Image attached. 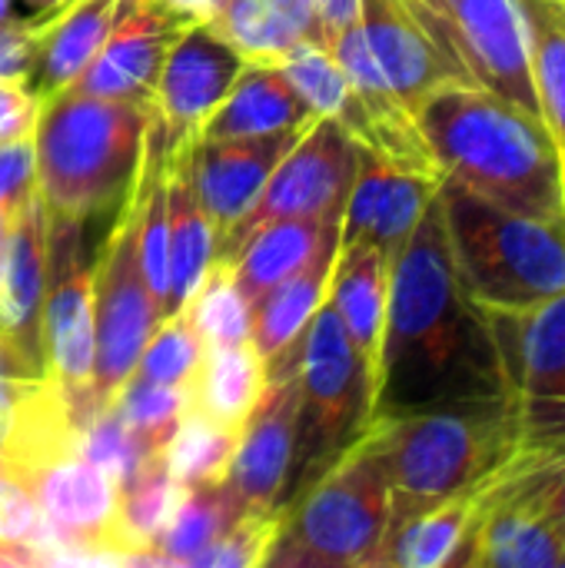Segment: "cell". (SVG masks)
<instances>
[{
	"mask_svg": "<svg viewBox=\"0 0 565 568\" xmlns=\"http://www.w3.org/2000/svg\"><path fill=\"white\" fill-rule=\"evenodd\" d=\"M183 310L190 313L206 349L253 339V306L240 293V286L233 280V266H226V263L210 266L196 296Z\"/></svg>",
	"mask_w": 565,
	"mask_h": 568,
	"instance_id": "836d02e7",
	"label": "cell"
},
{
	"mask_svg": "<svg viewBox=\"0 0 565 568\" xmlns=\"http://www.w3.org/2000/svg\"><path fill=\"white\" fill-rule=\"evenodd\" d=\"M263 386H266V369H263V359H260L253 339L230 343V346H210L206 359L200 366V376L190 386V393H193L190 409L240 433L250 409L256 406Z\"/></svg>",
	"mask_w": 565,
	"mask_h": 568,
	"instance_id": "83f0119b",
	"label": "cell"
},
{
	"mask_svg": "<svg viewBox=\"0 0 565 568\" xmlns=\"http://www.w3.org/2000/svg\"><path fill=\"white\" fill-rule=\"evenodd\" d=\"M563 459L516 449L476 489V519L460 568H565L556 519Z\"/></svg>",
	"mask_w": 565,
	"mask_h": 568,
	"instance_id": "ba28073f",
	"label": "cell"
},
{
	"mask_svg": "<svg viewBox=\"0 0 565 568\" xmlns=\"http://www.w3.org/2000/svg\"><path fill=\"white\" fill-rule=\"evenodd\" d=\"M360 27L380 73L413 113L440 87L463 83L403 0H360Z\"/></svg>",
	"mask_w": 565,
	"mask_h": 568,
	"instance_id": "44dd1931",
	"label": "cell"
},
{
	"mask_svg": "<svg viewBox=\"0 0 565 568\" xmlns=\"http://www.w3.org/2000/svg\"><path fill=\"white\" fill-rule=\"evenodd\" d=\"M390 529V476L370 433L283 513L266 568H376Z\"/></svg>",
	"mask_w": 565,
	"mask_h": 568,
	"instance_id": "8992f818",
	"label": "cell"
},
{
	"mask_svg": "<svg viewBox=\"0 0 565 568\" xmlns=\"http://www.w3.org/2000/svg\"><path fill=\"white\" fill-rule=\"evenodd\" d=\"M283 513H260V516H240L213 546L196 552L186 566L190 568H253L266 562V552L280 532Z\"/></svg>",
	"mask_w": 565,
	"mask_h": 568,
	"instance_id": "74e56055",
	"label": "cell"
},
{
	"mask_svg": "<svg viewBox=\"0 0 565 568\" xmlns=\"http://www.w3.org/2000/svg\"><path fill=\"white\" fill-rule=\"evenodd\" d=\"M500 393L496 349L480 306L460 286L436 193L390 266L373 419Z\"/></svg>",
	"mask_w": 565,
	"mask_h": 568,
	"instance_id": "6da1fadb",
	"label": "cell"
},
{
	"mask_svg": "<svg viewBox=\"0 0 565 568\" xmlns=\"http://www.w3.org/2000/svg\"><path fill=\"white\" fill-rule=\"evenodd\" d=\"M0 546H20L40 556L47 546V523L33 493L3 473H0Z\"/></svg>",
	"mask_w": 565,
	"mask_h": 568,
	"instance_id": "f35d334b",
	"label": "cell"
},
{
	"mask_svg": "<svg viewBox=\"0 0 565 568\" xmlns=\"http://www.w3.org/2000/svg\"><path fill=\"white\" fill-rule=\"evenodd\" d=\"M356 166V140L333 116H316L276 163L253 210L213 246V263L233 266L246 240L276 220H343Z\"/></svg>",
	"mask_w": 565,
	"mask_h": 568,
	"instance_id": "8fae6325",
	"label": "cell"
},
{
	"mask_svg": "<svg viewBox=\"0 0 565 568\" xmlns=\"http://www.w3.org/2000/svg\"><path fill=\"white\" fill-rule=\"evenodd\" d=\"M167 210H170V293L167 316L180 313L200 290L213 266V223L196 196L190 173V146L180 150L167 170Z\"/></svg>",
	"mask_w": 565,
	"mask_h": 568,
	"instance_id": "484cf974",
	"label": "cell"
},
{
	"mask_svg": "<svg viewBox=\"0 0 565 568\" xmlns=\"http://www.w3.org/2000/svg\"><path fill=\"white\" fill-rule=\"evenodd\" d=\"M243 63L246 60L220 40L210 23H190L163 60L143 153L170 163L180 150L193 146L213 110L226 100Z\"/></svg>",
	"mask_w": 565,
	"mask_h": 568,
	"instance_id": "4fadbf2b",
	"label": "cell"
},
{
	"mask_svg": "<svg viewBox=\"0 0 565 568\" xmlns=\"http://www.w3.org/2000/svg\"><path fill=\"white\" fill-rule=\"evenodd\" d=\"M157 3L167 13L180 17L183 23H203L213 13V7H216V0H157Z\"/></svg>",
	"mask_w": 565,
	"mask_h": 568,
	"instance_id": "ee69618b",
	"label": "cell"
},
{
	"mask_svg": "<svg viewBox=\"0 0 565 568\" xmlns=\"http://www.w3.org/2000/svg\"><path fill=\"white\" fill-rule=\"evenodd\" d=\"M300 136L303 130H283L246 140H196L190 146V173L213 223V246L253 210L270 173Z\"/></svg>",
	"mask_w": 565,
	"mask_h": 568,
	"instance_id": "e0dca14e",
	"label": "cell"
},
{
	"mask_svg": "<svg viewBox=\"0 0 565 568\" xmlns=\"http://www.w3.org/2000/svg\"><path fill=\"white\" fill-rule=\"evenodd\" d=\"M480 489V486H476ZM476 489L443 499L400 526L383 539L376 568H450L460 566L476 519Z\"/></svg>",
	"mask_w": 565,
	"mask_h": 568,
	"instance_id": "4316f807",
	"label": "cell"
},
{
	"mask_svg": "<svg viewBox=\"0 0 565 568\" xmlns=\"http://www.w3.org/2000/svg\"><path fill=\"white\" fill-rule=\"evenodd\" d=\"M506 396L516 403L565 396V290L523 310H480Z\"/></svg>",
	"mask_w": 565,
	"mask_h": 568,
	"instance_id": "2e32d148",
	"label": "cell"
},
{
	"mask_svg": "<svg viewBox=\"0 0 565 568\" xmlns=\"http://www.w3.org/2000/svg\"><path fill=\"white\" fill-rule=\"evenodd\" d=\"M140 210H143V180L137 173L133 186L123 196L120 216L103 243V253L93 266V406L107 409L113 396L130 383L140 353L150 333L160 323L153 296L140 266Z\"/></svg>",
	"mask_w": 565,
	"mask_h": 568,
	"instance_id": "9c48e42d",
	"label": "cell"
},
{
	"mask_svg": "<svg viewBox=\"0 0 565 568\" xmlns=\"http://www.w3.org/2000/svg\"><path fill=\"white\" fill-rule=\"evenodd\" d=\"M416 120L446 180L516 213L565 216L563 156L536 113L486 87L446 83Z\"/></svg>",
	"mask_w": 565,
	"mask_h": 568,
	"instance_id": "7a4b0ae2",
	"label": "cell"
},
{
	"mask_svg": "<svg viewBox=\"0 0 565 568\" xmlns=\"http://www.w3.org/2000/svg\"><path fill=\"white\" fill-rule=\"evenodd\" d=\"M519 449H536L565 463V396L516 403Z\"/></svg>",
	"mask_w": 565,
	"mask_h": 568,
	"instance_id": "60d3db41",
	"label": "cell"
},
{
	"mask_svg": "<svg viewBox=\"0 0 565 568\" xmlns=\"http://www.w3.org/2000/svg\"><path fill=\"white\" fill-rule=\"evenodd\" d=\"M390 266H393V260L380 246L353 243V246H340L333 280H330V300H333L353 346L373 369V379H376L383 326H386Z\"/></svg>",
	"mask_w": 565,
	"mask_h": 568,
	"instance_id": "cb8c5ba5",
	"label": "cell"
},
{
	"mask_svg": "<svg viewBox=\"0 0 565 568\" xmlns=\"http://www.w3.org/2000/svg\"><path fill=\"white\" fill-rule=\"evenodd\" d=\"M443 223L463 293L480 310H523L565 290V216L496 206L443 176Z\"/></svg>",
	"mask_w": 565,
	"mask_h": 568,
	"instance_id": "5b68a950",
	"label": "cell"
},
{
	"mask_svg": "<svg viewBox=\"0 0 565 568\" xmlns=\"http://www.w3.org/2000/svg\"><path fill=\"white\" fill-rule=\"evenodd\" d=\"M316 120L276 63H243L226 100L213 110L196 140H246L283 130H306Z\"/></svg>",
	"mask_w": 565,
	"mask_h": 568,
	"instance_id": "603a6c76",
	"label": "cell"
},
{
	"mask_svg": "<svg viewBox=\"0 0 565 568\" xmlns=\"http://www.w3.org/2000/svg\"><path fill=\"white\" fill-rule=\"evenodd\" d=\"M340 223L343 220H333L323 230L313 256L293 276L273 286L263 296V303L253 310V346L263 359L266 379L290 376L300 366L306 326L330 293V280L340 253Z\"/></svg>",
	"mask_w": 565,
	"mask_h": 568,
	"instance_id": "ffe728a7",
	"label": "cell"
},
{
	"mask_svg": "<svg viewBox=\"0 0 565 568\" xmlns=\"http://www.w3.org/2000/svg\"><path fill=\"white\" fill-rule=\"evenodd\" d=\"M203 359H206V343L196 333L190 313L180 310L157 323V329L150 333L140 353L133 376L147 383H163V386H193Z\"/></svg>",
	"mask_w": 565,
	"mask_h": 568,
	"instance_id": "d590c367",
	"label": "cell"
},
{
	"mask_svg": "<svg viewBox=\"0 0 565 568\" xmlns=\"http://www.w3.org/2000/svg\"><path fill=\"white\" fill-rule=\"evenodd\" d=\"M40 43V23L37 20H3L0 23V77L23 80L33 60V50Z\"/></svg>",
	"mask_w": 565,
	"mask_h": 568,
	"instance_id": "7bdbcfd3",
	"label": "cell"
},
{
	"mask_svg": "<svg viewBox=\"0 0 565 568\" xmlns=\"http://www.w3.org/2000/svg\"><path fill=\"white\" fill-rule=\"evenodd\" d=\"M186 27L190 23L167 13L157 0H123L110 37L77 73L70 90L153 106L163 60Z\"/></svg>",
	"mask_w": 565,
	"mask_h": 568,
	"instance_id": "9a60e30c",
	"label": "cell"
},
{
	"mask_svg": "<svg viewBox=\"0 0 565 568\" xmlns=\"http://www.w3.org/2000/svg\"><path fill=\"white\" fill-rule=\"evenodd\" d=\"M333 220H276L256 230L233 263V280L246 303L256 310L263 296L293 276L316 250L323 230Z\"/></svg>",
	"mask_w": 565,
	"mask_h": 568,
	"instance_id": "f1b7e54d",
	"label": "cell"
},
{
	"mask_svg": "<svg viewBox=\"0 0 565 568\" xmlns=\"http://www.w3.org/2000/svg\"><path fill=\"white\" fill-rule=\"evenodd\" d=\"M80 456L103 469L123 489L157 453H150L143 439L123 423V416L113 406H107L80 429Z\"/></svg>",
	"mask_w": 565,
	"mask_h": 568,
	"instance_id": "8d00e7d4",
	"label": "cell"
},
{
	"mask_svg": "<svg viewBox=\"0 0 565 568\" xmlns=\"http://www.w3.org/2000/svg\"><path fill=\"white\" fill-rule=\"evenodd\" d=\"M27 3V10H33V13H47V10H53V7H63L67 0H23Z\"/></svg>",
	"mask_w": 565,
	"mask_h": 568,
	"instance_id": "bcb514c9",
	"label": "cell"
},
{
	"mask_svg": "<svg viewBox=\"0 0 565 568\" xmlns=\"http://www.w3.org/2000/svg\"><path fill=\"white\" fill-rule=\"evenodd\" d=\"M47 210L33 196L0 236V339L47 376Z\"/></svg>",
	"mask_w": 565,
	"mask_h": 568,
	"instance_id": "ac0fdd59",
	"label": "cell"
},
{
	"mask_svg": "<svg viewBox=\"0 0 565 568\" xmlns=\"http://www.w3.org/2000/svg\"><path fill=\"white\" fill-rule=\"evenodd\" d=\"M463 83L539 116L519 0H403ZM543 120V116H539Z\"/></svg>",
	"mask_w": 565,
	"mask_h": 568,
	"instance_id": "30bf717a",
	"label": "cell"
},
{
	"mask_svg": "<svg viewBox=\"0 0 565 568\" xmlns=\"http://www.w3.org/2000/svg\"><path fill=\"white\" fill-rule=\"evenodd\" d=\"M37 196V143L17 136L0 143V213L17 216Z\"/></svg>",
	"mask_w": 565,
	"mask_h": 568,
	"instance_id": "ab89813d",
	"label": "cell"
},
{
	"mask_svg": "<svg viewBox=\"0 0 565 568\" xmlns=\"http://www.w3.org/2000/svg\"><path fill=\"white\" fill-rule=\"evenodd\" d=\"M186 496V486L167 469L163 456H153L123 489H120V506H117V526L120 539L127 546L130 566H160L153 556V546L173 513L180 509Z\"/></svg>",
	"mask_w": 565,
	"mask_h": 568,
	"instance_id": "f546056e",
	"label": "cell"
},
{
	"mask_svg": "<svg viewBox=\"0 0 565 568\" xmlns=\"http://www.w3.org/2000/svg\"><path fill=\"white\" fill-rule=\"evenodd\" d=\"M47 379L83 429L93 406V266L83 256V223L47 213V293H43Z\"/></svg>",
	"mask_w": 565,
	"mask_h": 568,
	"instance_id": "7c38bea8",
	"label": "cell"
},
{
	"mask_svg": "<svg viewBox=\"0 0 565 568\" xmlns=\"http://www.w3.org/2000/svg\"><path fill=\"white\" fill-rule=\"evenodd\" d=\"M556 519H559V529H563L565 539V466L559 473V483H556Z\"/></svg>",
	"mask_w": 565,
	"mask_h": 568,
	"instance_id": "f6af8a7d",
	"label": "cell"
},
{
	"mask_svg": "<svg viewBox=\"0 0 565 568\" xmlns=\"http://www.w3.org/2000/svg\"><path fill=\"white\" fill-rule=\"evenodd\" d=\"M519 7L539 116L559 146L565 170V0H519Z\"/></svg>",
	"mask_w": 565,
	"mask_h": 568,
	"instance_id": "4dcf8cb0",
	"label": "cell"
},
{
	"mask_svg": "<svg viewBox=\"0 0 565 568\" xmlns=\"http://www.w3.org/2000/svg\"><path fill=\"white\" fill-rule=\"evenodd\" d=\"M110 406L143 439V446L160 456L170 446L173 433L180 429L183 416L190 413L193 393L190 386H163L130 376V383L113 396Z\"/></svg>",
	"mask_w": 565,
	"mask_h": 568,
	"instance_id": "e575fe53",
	"label": "cell"
},
{
	"mask_svg": "<svg viewBox=\"0 0 565 568\" xmlns=\"http://www.w3.org/2000/svg\"><path fill=\"white\" fill-rule=\"evenodd\" d=\"M10 7H13V0H0V23L13 17V13H10Z\"/></svg>",
	"mask_w": 565,
	"mask_h": 568,
	"instance_id": "7dc6e473",
	"label": "cell"
},
{
	"mask_svg": "<svg viewBox=\"0 0 565 568\" xmlns=\"http://www.w3.org/2000/svg\"><path fill=\"white\" fill-rule=\"evenodd\" d=\"M240 433L206 419L203 413L190 409L173 433L170 446L163 449L167 469L190 489L203 483H220L230 469L233 449H236Z\"/></svg>",
	"mask_w": 565,
	"mask_h": 568,
	"instance_id": "d6a6232c",
	"label": "cell"
},
{
	"mask_svg": "<svg viewBox=\"0 0 565 568\" xmlns=\"http://www.w3.org/2000/svg\"><path fill=\"white\" fill-rule=\"evenodd\" d=\"M40 103L17 77H0V143L30 136L37 130Z\"/></svg>",
	"mask_w": 565,
	"mask_h": 568,
	"instance_id": "b9f144b4",
	"label": "cell"
},
{
	"mask_svg": "<svg viewBox=\"0 0 565 568\" xmlns=\"http://www.w3.org/2000/svg\"><path fill=\"white\" fill-rule=\"evenodd\" d=\"M300 409L283 513L373 426L376 379L353 346L330 293L313 313L300 349Z\"/></svg>",
	"mask_w": 565,
	"mask_h": 568,
	"instance_id": "52a82bcc",
	"label": "cell"
},
{
	"mask_svg": "<svg viewBox=\"0 0 565 568\" xmlns=\"http://www.w3.org/2000/svg\"><path fill=\"white\" fill-rule=\"evenodd\" d=\"M153 106L63 87L37 113V196L50 216L87 223L137 180Z\"/></svg>",
	"mask_w": 565,
	"mask_h": 568,
	"instance_id": "277c9868",
	"label": "cell"
},
{
	"mask_svg": "<svg viewBox=\"0 0 565 568\" xmlns=\"http://www.w3.org/2000/svg\"><path fill=\"white\" fill-rule=\"evenodd\" d=\"M440 176L396 170L383 156L360 146L356 180L340 223V246L373 243L393 260L440 193Z\"/></svg>",
	"mask_w": 565,
	"mask_h": 568,
	"instance_id": "d6986e66",
	"label": "cell"
},
{
	"mask_svg": "<svg viewBox=\"0 0 565 568\" xmlns=\"http://www.w3.org/2000/svg\"><path fill=\"white\" fill-rule=\"evenodd\" d=\"M120 10L123 0H67L63 7L33 17L40 23V43L23 83L37 97V103L77 80V73L110 37Z\"/></svg>",
	"mask_w": 565,
	"mask_h": 568,
	"instance_id": "7402d4cb",
	"label": "cell"
},
{
	"mask_svg": "<svg viewBox=\"0 0 565 568\" xmlns=\"http://www.w3.org/2000/svg\"><path fill=\"white\" fill-rule=\"evenodd\" d=\"M203 23L246 63H276L300 40L320 43V23L306 0H216Z\"/></svg>",
	"mask_w": 565,
	"mask_h": 568,
	"instance_id": "d4e9b609",
	"label": "cell"
},
{
	"mask_svg": "<svg viewBox=\"0 0 565 568\" xmlns=\"http://www.w3.org/2000/svg\"><path fill=\"white\" fill-rule=\"evenodd\" d=\"M366 433L390 476V529L476 489L519 449L516 399L506 393L380 416Z\"/></svg>",
	"mask_w": 565,
	"mask_h": 568,
	"instance_id": "3957f363",
	"label": "cell"
},
{
	"mask_svg": "<svg viewBox=\"0 0 565 568\" xmlns=\"http://www.w3.org/2000/svg\"><path fill=\"white\" fill-rule=\"evenodd\" d=\"M300 379L296 373L266 379L256 406L250 409L223 486L236 499L243 516L283 513V489L290 479L296 446Z\"/></svg>",
	"mask_w": 565,
	"mask_h": 568,
	"instance_id": "5bb4252c",
	"label": "cell"
},
{
	"mask_svg": "<svg viewBox=\"0 0 565 568\" xmlns=\"http://www.w3.org/2000/svg\"><path fill=\"white\" fill-rule=\"evenodd\" d=\"M10 220H13V216H3V213H0V236L7 233V226H10Z\"/></svg>",
	"mask_w": 565,
	"mask_h": 568,
	"instance_id": "c3c4849f",
	"label": "cell"
},
{
	"mask_svg": "<svg viewBox=\"0 0 565 568\" xmlns=\"http://www.w3.org/2000/svg\"><path fill=\"white\" fill-rule=\"evenodd\" d=\"M240 516L243 513L230 496V489L223 486V479L190 486L180 509L160 532L153 556L160 559V566H186L196 552L213 546Z\"/></svg>",
	"mask_w": 565,
	"mask_h": 568,
	"instance_id": "1f68e13d",
	"label": "cell"
}]
</instances>
